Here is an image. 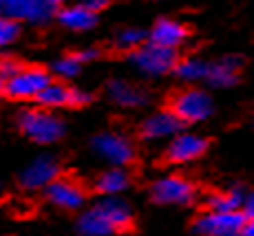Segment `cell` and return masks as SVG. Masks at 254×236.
<instances>
[{
	"label": "cell",
	"mask_w": 254,
	"mask_h": 236,
	"mask_svg": "<svg viewBox=\"0 0 254 236\" xmlns=\"http://www.w3.org/2000/svg\"><path fill=\"white\" fill-rule=\"evenodd\" d=\"M56 177H60V164L56 157L40 155L20 172V185L24 190H45Z\"/></svg>",
	"instance_id": "12"
},
{
	"label": "cell",
	"mask_w": 254,
	"mask_h": 236,
	"mask_svg": "<svg viewBox=\"0 0 254 236\" xmlns=\"http://www.w3.org/2000/svg\"><path fill=\"white\" fill-rule=\"evenodd\" d=\"M102 56V51L100 49H95V47H91V49H82V51H77L75 53V58L84 64V62H93V60H97V58Z\"/></svg>",
	"instance_id": "28"
},
{
	"label": "cell",
	"mask_w": 254,
	"mask_h": 236,
	"mask_svg": "<svg viewBox=\"0 0 254 236\" xmlns=\"http://www.w3.org/2000/svg\"><path fill=\"white\" fill-rule=\"evenodd\" d=\"M45 196L53 208L64 212H77L86 203V190L82 188V183L66 177H56L45 188Z\"/></svg>",
	"instance_id": "8"
},
{
	"label": "cell",
	"mask_w": 254,
	"mask_h": 236,
	"mask_svg": "<svg viewBox=\"0 0 254 236\" xmlns=\"http://www.w3.org/2000/svg\"><path fill=\"white\" fill-rule=\"evenodd\" d=\"M194 196V183L179 175H166L150 185V199L157 205H190Z\"/></svg>",
	"instance_id": "4"
},
{
	"label": "cell",
	"mask_w": 254,
	"mask_h": 236,
	"mask_svg": "<svg viewBox=\"0 0 254 236\" xmlns=\"http://www.w3.org/2000/svg\"><path fill=\"white\" fill-rule=\"evenodd\" d=\"M16 71H20V64H18L13 58H0V75H2L4 80H9Z\"/></svg>",
	"instance_id": "27"
},
{
	"label": "cell",
	"mask_w": 254,
	"mask_h": 236,
	"mask_svg": "<svg viewBox=\"0 0 254 236\" xmlns=\"http://www.w3.org/2000/svg\"><path fill=\"white\" fill-rule=\"evenodd\" d=\"M106 93H109L111 102H115L122 108H141L148 102V95L139 86L130 84L126 80H111L106 86Z\"/></svg>",
	"instance_id": "17"
},
{
	"label": "cell",
	"mask_w": 254,
	"mask_h": 236,
	"mask_svg": "<svg viewBox=\"0 0 254 236\" xmlns=\"http://www.w3.org/2000/svg\"><path fill=\"white\" fill-rule=\"evenodd\" d=\"M49 2H51V4H53V7H60V4H64V2H66V0H49Z\"/></svg>",
	"instance_id": "33"
},
{
	"label": "cell",
	"mask_w": 254,
	"mask_h": 236,
	"mask_svg": "<svg viewBox=\"0 0 254 236\" xmlns=\"http://www.w3.org/2000/svg\"><path fill=\"white\" fill-rule=\"evenodd\" d=\"M243 212H246V216H254V192L246 194V201H243Z\"/></svg>",
	"instance_id": "30"
},
{
	"label": "cell",
	"mask_w": 254,
	"mask_h": 236,
	"mask_svg": "<svg viewBox=\"0 0 254 236\" xmlns=\"http://www.w3.org/2000/svg\"><path fill=\"white\" fill-rule=\"evenodd\" d=\"M93 102V95L89 91H82V88H71V102L69 106H86Z\"/></svg>",
	"instance_id": "26"
},
{
	"label": "cell",
	"mask_w": 254,
	"mask_h": 236,
	"mask_svg": "<svg viewBox=\"0 0 254 236\" xmlns=\"http://www.w3.org/2000/svg\"><path fill=\"white\" fill-rule=\"evenodd\" d=\"M77 232L86 236H106V234H113L115 228L106 221V216L100 210L91 208L84 214H80V219H77Z\"/></svg>",
	"instance_id": "19"
},
{
	"label": "cell",
	"mask_w": 254,
	"mask_h": 236,
	"mask_svg": "<svg viewBox=\"0 0 254 236\" xmlns=\"http://www.w3.org/2000/svg\"><path fill=\"white\" fill-rule=\"evenodd\" d=\"M95 208L106 216V221L115 228V232H126L133 228V210L124 199H120V194L104 196Z\"/></svg>",
	"instance_id": "14"
},
{
	"label": "cell",
	"mask_w": 254,
	"mask_h": 236,
	"mask_svg": "<svg viewBox=\"0 0 254 236\" xmlns=\"http://www.w3.org/2000/svg\"><path fill=\"white\" fill-rule=\"evenodd\" d=\"M170 108L184 124H199L214 113V102L201 88H186L170 100Z\"/></svg>",
	"instance_id": "3"
},
{
	"label": "cell",
	"mask_w": 254,
	"mask_h": 236,
	"mask_svg": "<svg viewBox=\"0 0 254 236\" xmlns=\"http://www.w3.org/2000/svg\"><path fill=\"white\" fill-rule=\"evenodd\" d=\"M208 66L210 62H203L201 58H184V60H177L175 73L184 82H201L208 75Z\"/></svg>",
	"instance_id": "22"
},
{
	"label": "cell",
	"mask_w": 254,
	"mask_h": 236,
	"mask_svg": "<svg viewBox=\"0 0 254 236\" xmlns=\"http://www.w3.org/2000/svg\"><path fill=\"white\" fill-rule=\"evenodd\" d=\"M4 86H7V80H4V77L0 75V95H2V93H4Z\"/></svg>",
	"instance_id": "32"
},
{
	"label": "cell",
	"mask_w": 254,
	"mask_h": 236,
	"mask_svg": "<svg viewBox=\"0 0 254 236\" xmlns=\"http://www.w3.org/2000/svg\"><path fill=\"white\" fill-rule=\"evenodd\" d=\"M84 7H89V9H93V11H102L104 7H109V2L111 0H80Z\"/></svg>",
	"instance_id": "29"
},
{
	"label": "cell",
	"mask_w": 254,
	"mask_h": 236,
	"mask_svg": "<svg viewBox=\"0 0 254 236\" xmlns=\"http://www.w3.org/2000/svg\"><path fill=\"white\" fill-rule=\"evenodd\" d=\"M58 22L69 31H91L97 24V11L77 2L71 4V7H62L58 11Z\"/></svg>",
	"instance_id": "16"
},
{
	"label": "cell",
	"mask_w": 254,
	"mask_h": 236,
	"mask_svg": "<svg viewBox=\"0 0 254 236\" xmlns=\"http://www.w3.org/2000/svg\"><path fill=\"white\" fill-rule=\"evenodd\" d=\"M36 102L45 108H60V106H69L71 102V88L64 86L62 82H49L42 88V93L36 97Z\"/></svg>",
	"instance_id": "21"
},
{
	"label": "cell",
	"mask_w": 254,
	"mask_h": 236,
	"mask_svg": "<svg viewBox=\"0 0 254 236\" xmlns=\"http://www.w3.org/2000/svg\"><path fill=\"white\" fill-rule=\"evenodd\" d=\"M128 60L139 73H144L148 77H157L175 71V64H177L179 58H177V49H170L159 42L148 40L135 49V51H130Z\"/></svg>",
	"instance_id": "2"
},
{
	"label": "cell",
	"mask_w": 254,
	"mask_h": 236,
	"mask_svg": "<svg viewBox=\"0 0 254 236\" xmlns=\"http://www.w3.org/2000/svg\"><path fill=\"white\" fill-rule=\"evenodd\" d=\"M208 139L194 132H177L170 137L168 148H166V161L170 164H188L194 161L208 150Z\"/></svg>",
	"instance_id": "10"
},
{
	"label": "cell",
	"mask_w": 254,
	"mask_h": 236,
	"mask_svg": "<svg viewBox=\"0 0 254 236\" xmlns=\"http://www.w3.org/2000/svg\"><path fill=\"white\" fill-rule=\"evenodd\" d=\"M184 130V121L175 115L173 108L157 111L148 115L139 126V137L146 141H159V139H170L173 135Z\"/></svg>",
	"instance_id": "11"
},
{
	"label": "cell",
	"mask_w": 254,
	"mask_h": 236,
	"mask_svg": "<svg viewBox=\"0 0 254 236\" xmlns=\"http://www.w3.org/2000/svg\"><path fill=\"white\" fill-rule=\"evenodd\" d=\"M246 194L241 188H232L228 192H217L210 194L206 199L208 210L212 212H232V210H243V201H246Z\"/></svg>",
	"instance_id": "20"
},
{
	"label": "cell",
	"mask_w": 254,
	"mask_h": 236,
	"mask_svg": "<svg viewBox=\"0 0 254 236\" xmlns=\"http://www.w3.org/2000/svg\"><path fill=\"white\" fill-rule=\"evenodd\" d=\"M80 68H82V62L77 60L75 56H64V58H60V60H56L53 73H56L58 77H62V80H71V77H75L77 73H80Z\"/></svg>",
	"instance_id": "25"
},
{
	"label": "cell",
	"mask_w": 254,
	"mask_h": 236,
	"mask_svg": "<svg viewBox=\"0 0 254 236\" xmlns=\"http://www.w3.org/2000/svg\"><path fill=\"white\" fill-rule=\"evenodd\" d=\"M241 66H243L241 56H223L221 60L210 62L208 75L203 82L212 88H230L239 82V71H241Z\"/></svg>",
	"instance_id": "13"
},
{
	"label": "cell",
	"mask_w": 254,
	"mask_h": 236,
	"mask_svg": "<svg viewBox=\"0 0 254 236\" xmlns=\"http://www.w3.org/2000/svg\"><path fill=\"white\" fill-rule=\"evenodd\" d=\"M20 38V22L0 13V49L11 47Z\"/></svg>",
	"instance_id": "24"
},
{
	"label": "cell",
	"mask_w": 254,
	"mask_h": 236,
	"mask_svg": "<svg viewBox=\"0 0 254 236\" xmlns=\"http://www.w3.org/2000/svg\"><path fill=\"white\" fill-rule=\"evenodd\" d=\"M146 31L144 29H137V27H124L117 31L115 36V47L120 49V51H135L137 47H141V44L146 42Z\"/></svg>",
	"instance_id": "23"
},
{
	"label": "cell",
	"mask_w": 254,
	"mask_h": 236,
	"mask_svg": "<svg viewBox=\"0 0 254 236\" xmlns=\"http://www.w3.org/2000/svg\"><path fill=\"white\" fill-rule=\"evenodd\" d=\"M18 128L24 137L40 146H51L64 137V121L49 113V108H27L18 115Z\"/></svg>",
	"instance_id": "1"
},
{
	"label": "cell",
	"mask_w": 254,
	"mask_h": 236,
	"mask_svg": "<svg viewBox=\"0 0 254 236\" xmlns=\"http://www.w3.org/2000/svg\"><path fill=\"white\" fill-rule=\"evenodd\" d=\"M148 38L153 42L164 44V47L177 49L188 40V29H186L184 22L173 20V18H159V20L153 24V29H150Z\"/></svg>",
	"instance_id": "15"
},
{
	"label": "cell",
	"mask_w": 254,
	"mask_h": 236,
	"mask_svg": "<svg viewBox=\"0 0 254 236\" xmlns=\"http://www.w3.org/2000/svg\"><path fill=\"white\" fill-rule=\"evenodd\" d=\"M128 188H130V177L124 170V166H113V168L104 170L102 175H97V179H95V190L102 196L122 194Z\"/></svg>",
	"instance_id": "18"
},
{
	"label": "cell",
	"mask_w": 254,
	"mask_h": 236,
	"mask_svg": "<svg viewBox=\"0 0 254 236\" xmlns=\"http://www.w3.org/2000/svg\"><path fill=\"white\" fill-rule=\"evenodd\" d=\"M49 82H51V73L45 71V68L20 66V71H16L7 80L4 95L11 97V100H36Z\"/></svg>",
	"instance_id": "5"
},
{
	"label": "cell",
	"mask_w": 254,
	"mask_h": 236,
	"mask_svg": "<svg viewBox=\"0 0 254 236\" xmlns=\"http://www.w3.org/2000/svg\"><path fill=\"white\" fill-rule=\"evenodd\" d=\"M241 234L243 236H254V216H248L246 219V225H243Z\"/></svg>",
	"instance_id": "31"
},
{
	"label": "cell",
	"mask_w": 254,
	"mask_h": 236,
	"mask_svg": "<svg viewBox=\"0 0 254 236\" xmlns=\"http://www.w3.org/2000/svg\"><path fill=\"white\" fill-rule=\"evenodd\" d=\"M53 9L49 0H0V13L18 22L45 24L53 18Z\"/></svg>",
	"instance_id": "9"
},
{
	"label": "cell",
	"mask_w": 254,
	"mask_h": 236,
	"mask_svg": "<svg viewBox=\"0 0 254 236\" xmlns=\"http://www.w3.org/2000/svg\"><path fill=\"white\" fill-rule=\"evenodd\" d=\"M246 212L243 210H232V212H212L208 210L199 219H194L192 232L203 236H237L241 234L246 225Z\"/></svg>",
	"instance_id": "6"
},
{
	"label": "cell",
	"mask_w": 254,
	"mask_h": 236,
	"mask_svg": "<svg viewBox=\"0 0 254 236\" xmlns=\"http://www.w3.org/2000/svg\"><path fill=\"white\" fill-rule=\"evenodd\" d=\"M91 148L100 159L111 166H128L135 159V146L120 132H100L93 137Z\"/></svg>",
	"instance_id": "7"
}]
</instances>
